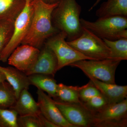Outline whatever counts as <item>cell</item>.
Masks as SVG:
<instances>
[{
    "mask_svg": "<svg viewBox=\"0 0 127 127\" xmlns=\"http://www.w3.org/2000/svg\"><path fill=\"white\" fill-rule=\"evenodd\" d=\"M26 0H0V21L15 22L26 4Z\"/></svg>",
    "mask_w": 127,
    "mask_h": 127,
    "instance_id": "ac0fdd59",
    "label": "cell"
},
{
    "mask_svg": "<svg viewBox=\"0 0 127 127\" xmlns=\"http://www.w3.org/2000/svg\"><path fill=\"white\" fill-rule=\"evenodd\" d=\"M67 43L73 48L93 60L111 59V50L102 39L83 27L79 37Z\"/></svg>",
    "mask_w": 127,
    "mask_h": 127,
    "instance_id": "277c9868",
    "label": "cell"
},
{
    "mask_svg": "<svg viewBox=\"0 0 127 127\" xmlns=\"http://www.w3.org/2000/svg\"><path fill=\"white\" fill-rule=\"evenodd\" d=\"M109 103L106 98L101 93L83 103V104L88 110L94 113L100 111Z\"/></svg>",
    "mask_w": 127,
    "mask_h": 127,
    "instance_id": "cb8c5ba5",
    "label": "cell"
},
{
    "mask_svg": "<svg viewBox=\"0 0 127 127\" xmlns=\"http://www.w3.org/2000/svg\"><path fill=\"white\" fill-rule=\"evenodd\" d=\"M37 94L40 112L44 117L58 127H75L65 119L51 97L40 89Z\"/></svg>",
    "mask_w": 127,
    "mask_h": 127,
    "instance_id": "8fae6325",
    "label": "cell"
},
{
    "mask_svg": "<svg viewBox=\"0 0 127 127\" xmlns=\"http://www.w3.org/2000/svg\"><path fill=\"white\" fill-rule=\"evenodd\" d=\"M6 81L4 75L0 71V83Z\"/></svg>",
    "mask_w": 127,
    "mask_h": 127,
    "instance_id": "83f0119b",
    "label": "cell"
},
{
    "mask_svg": "<svg viewBox=\"0 0 127 127\" xmlns=\"http://www.w3.org/2000/svg\"><path fill=\"white\" fill-rule=\"evenodd\" d=\"M122 61L114 59L80 60L70 65L81 70L86 76L89 75L107 83L116 84L115 73Z\"/></svg>",
    "mask_w": 127,
    "mask_h": 127,
    "instance_id": "8992f818",
    "label": "cell"
},
{
    "mask_svg": "<svg viewBox=\"0 0 127 127\" xmlns=\"http://www.w3.org/2000/svg\"><path fill=\"white\" fill-rule=\"evenodd\" d=\"M10 108L15 111L19 116L38 115L40 113L38 103L27 89L22 91L15 104Z\"/></svg>",
    "mask_w": 127,
    "mask_h": 127,
    "instance_id": "5bb4252c",
    "label": "cell"
},
{
    "mask_svg": "<svg viewBox=\"0 0 127 127\" xmlns=\"http://www.w3.org/2000/svg\"><path fill=\"white\" fill-rule=\"evenodd\" d=\"M16 48L7 59L9 65L25 74L34 66L40 50L27 44H21Z\"/></svg>",
    "mask_w": 127,
    "mask_h": 127,
    "instance_id": "30bf717a",
    "label": "cell"
},
{
    "mask_svg": "<svg viewBox=\"0 0 127 127\" xmlns=\"http://www.w3.org/2000/svg\"><path fill=\"white\" fill-rule=\"evenodd\" d=\"M26 0L25 7L15 20L11 39L0 53V61L2 62L7 61L12 53L21 44L30 30L34 13L33 0Z\"/></svg>",
    "mask_w": 127,
    "mask_h": 127,
    "instance_id": "5b68a950",
    "label": "cell"
},
{
    "mask_svg": "<svg viewBox=\"0 0 127 127\" xmlns=\"http://www.w3.org/2000/svg\"><path fill=\"white\" fill-rule=\"evenodd\" d=\"M42 127H58L54 124L51 122L41 113L38 115Z\"/></svg>",
    "mask_w": 127,
    "mask_h": 127,
    "instance_id": "4316f807",
    "label": "cell"
},
{
    "mask_svg": "<svg viewBox=\"0 0 127 127\" xmlns=\"http://www.w3.org/2000/svg\"><path fill=\"white\" fill-rule=\"evenodd\" d=\"M0 71L4 74L6 81L14 89L17 98L22 90L29 89L31 84L28 76L25 73L15 67L0 66Z\"/></svg>",
    "mask_w": 127,
    "mask_h": 127,
    "instance_id": "9a60e30c",
    "label": "cell"
},
{
    "mask_svg": "<svg viewBox=\"0 0 127 127\" xmlns=\"http://www.w3.org/2000/svg\"><path fill=\"white\" fill-rule=\"evenodd\" d=\"M45 2L48 4H54L59 2V0H43Z\"/></svg>",
    "mask_w": 127,
    "mask_h": 127,
    "instance_id": "f1b7e54d",
    "label": "cell"
},
{
    "mask_svg": "<svg viewBox=\"0 0 127 127\" xmlns=\"http://www.w3.org/2000/svg\"><path fill=\"white\" fill-rule=\"evenodd\" d=\"M58 71V61L52 50L44 44L40 50L38 58L34 66L28 71L27 76L42 74L54 77Z\"/></svg>",
    "mask_w": 127,
    "mask_h": 127,
    "instance_id": "7c38bea8",
    "label": "cell"
},
{
    "mask_svg": "<svg viewBox=\"0 0 127 127\" xmlns=\"http://www.w3.org/2000/svg\"><path fill=\"white\" fill-rule=\"evenodd\" d=\"M111 52V59L121 61L127 59V39L110 40L103 39Z\"/></svg>",
    "mask_w": 127,
    "mask_h": 127,
    "instance_id": "ffe728a7",
    "label": "cell"
},
{
    "mask_svg": "<svg viewBox=\"0 0 127 127\" xmlns=\"http://www.w3.org/2000/svg\"><path fill=\"white\" fill-rule=\"evenodd\" d=\"M28 76L31 85L47 93L51 97L56 98L58 84L52 76L42 74H32Z\"/></svg>",
    "mask_w": 127,
    "mask_h": 127,
    "instance_id": "e0dca14e",
    "label": "cell"
},
{
    "mask_svg": "<svg viewBox=\"0 0 127 127\" xmlns=\"http://www.w3.org/2000/svg\"><path fill=\"white\" fill-rule=\"evenodd\" d=\"M81 88V87L66 86L63 83L58 84L54 100L69 103H83L79 98Z\"/></svg>",
    "mask_w": 127,
    "mask_h": 127,
    "instance_id": "d6986e66",
    "label": "cell"
},
{
    "mask_svg": "<svg viewBox=\"0 0 127 127\" xmlns=\"http://www.w3.org/2000/svg\"><path fill=\"white\" fill-rule=\"evenodd\" d=\"M93 113L92 127H127V98Z\"/></svg>",
    "mask_w": 127,
    "mask_h": 127,
    "instance_id": "52a82bcc",
    "label": "cell"
},
{
    "mask_svg": "<svg viewBox=\"0 0 127 127\" xmlns=\"http://www.w3.org/2000/svg\"><path fill=\"white\" fill-rule=\"evenodd\" d=\"M66 38L65 33L60 32L48 39L44 44L52 50L56 57L58 71L80 60H93L69 45L66 41Z\"/></svg>",
    "mask_w": 127,
    "mask_h": 127,
    "instance_id": "ba28073f",
    "label": "cell"
},
{
    "mask_svg": "<svg viewBox=\"0 0 127 127\" xmlns=\"http://www.w3.org/2000/svg\"><path fill=\"white\" fill-rule=\"evenodd\" d=\"M98 18L113 16H127V0H107L96 11Z\"/></svg>",
    "mask_w": 127,
    "mask_h": 127,
    "instance_id": "2e32d148",
    "label": "cell"
},
{
    "mask_svg": "<svg viewBox=\"0 0 127 127\" xmlns=\"http://www.w3.org/2000/svg\"><path fill=\"white\" fill-rule=\"evenodd\" d=\"M18 116L13 109L0 107V127H18Z\"/></svg>",
    "mask_w": 127,
    "mask_h": 127,
    "instance_id": "603a6c76",
    "label": "cell"
},
{
    "mask_svg": "<svg viewBox=\"0 0 127 127\" xmlns=\"http://www.w3.org/2000/svg\"><path fill=\"white\" fill-rule=\"evenodd\" d=\"M93 84L104 95L109 103H116L127 98V86L107 83L87 75Z\"/></svg>",
    "mask_w": 127,
    "mask_h": 127,
    "instance_id": "4fadbf2b",
    "label": "cell"
},
{
    "mask_svg": "<svg viewBox=\"0 0 127 127\" xmlns=\"http://www.w3.org/2000/svg\"><path fill=\"white\" fill-rule=\"evenodd\" d=\"M17 99L15 92L10 83L6 81L0 83V107L10 108Z\"/></svg>",
    "mask_w": 127,
    "mask_h": 127,
    "instance_id": "44dd1931",
    "label": "cell"
},
{
    "mask_svg": "<svg viewBox=\"0 0 127 127\" xmlns=\"http://www.w3.org/2000/svg\"><path fill=\"white\" fill-rule=\"evenodd\" d=\"M15 22L0 21V53L9 43L14 30Z\"/></svg>",
    "mask_w": 127,
    "mask_h": 127,
    "instance_id": "7402d4cb",
    "label": "cell"
},
{
    "mask_svg": "<svg viewBox=\"0 0 127 127\" xmlns=\"http://www.w3.org/2000/svg\"><path fill=\"white\" fill-rule=\"evenodd\" d=\"M18 127H42L38 115L18 116Z\"/></svg>",
    "mask_w": 127,
    "mask_h": 127,
    "instance_id": "484cf974",
    "label": "cell"
},
{
    "mask_svg": "<svg viewBox=\"0 0 127 127\" xmlns=\"http://www.w3.org/2000/svg\"><path fill=\"white\" fill-rule=\"evenodd\" d=\"M54 100L65 119L74 127H92L93 113L85 107L83 103H69Z\"/></svg>",
    "mask_w": 127,
    "mask_h": 127,
    "instance_id": "9c48e42d",
    "label": "cell"
},
{
    "mask_svg": "<svg viewBox=\"0 0 127 127\" xmlns=\"http://www.w3.org/2000/svg\"><path fill=\"white\" fill-rule=\"evenodd\" d=\"M82 27L92 32L101 39L115 40L127 39V17L113 16L98 18L95 22L80 18Z\"/></svg>",
    "mask_w": 127,
    "mask_h": 127,
    "instance_id": "3957f363",
    "label": "cell"
},
{
    "mask_svg": "<svg viewBox=\"0 0 127 127\" xmlns=\"http://www.w3.org/2000/svg\"><path fill=\"white\" fill-rule=\"evenodd\" d=\"M58 2L48 4L43 0H33L34 13L30 30L21 44L40 50L48 39L59 32L53 25L52 14Z\"/></svg>",
    "mask_w": 127,
    "mask_h": 127,
    "instance_id": "6da1fadb",
    "label": "cell"
},
{
    "mask_svg": "<svg viewBox=\"0 0 127 127\" xmlns=\"http://www.w3.org/2000/svg\"><path fill=\"white\" fill-rule=\"evenodd\" d=\"M81 11V6L76 0H59L52 12L53 25L59 31L65 33L68 41L78 38L82 33L79 17Z\"/></svg>",
    "mask_w": 127,
    "mask_h": 127,
    "instance_id": "7a4b0ae2",
    "label": "cell"
},
{
    "mask_svg": "<svg viewBox=\"0 0 127 127\" xmlns=\"http://www.w3.org/2000/svg\"><path fill=\"white\" fill-rule=\"evenodd\" d=\"M100 94V91L90 80L88 84L81 87L79 91V99L82 102H86Z\"/></svg>",
    "mask_w": 127,
    "mask_h": 127,
    "instance_id": "d4e9b609",
    "label": "cell"
},
{
    "mask_svg": "<svg viewBox=\"0 0 127 127\" xmlns=\"http://www.w3.org/2000/svg\"><path fill=\"white\" fill-rule=\"evenodd\" d=\"M101 0H97L95 3L90 8V9L89 10V11H91V10H92L94 8V7H95V6H96L99 3V2H100Z\"/></svg>",
    "mask_w": 127,
    "mask_h": 127,
    "instance_id": "f546056e",
    "label": "cell"
}]
</instances>
